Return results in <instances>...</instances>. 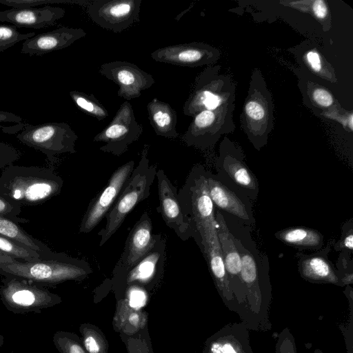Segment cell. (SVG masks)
Wrapping results in <instances>:
<instances>
[{
  "mask_svg": "<svg viewBox=\"0 0 353 353\" xmlns=\"http://www.w3.org/2000/svg\"><path fill=\"white\" fill-rule=\"evenodd\" d=\"M222 214L241 260V299L235 313L249 330L269 331L272 286L268 258L258 249L250 226Z\"/></svg>",
  "mask_w": 353,
  "mask_h": 353,
  "instance_id": "cell-1",
  "label": "cell"
},
{
  "mask_svg": "<svg viewBox=\"0 0 353 353\" xmlns=\"http://www.w3.org/2000/svg\"><path fill=\"white\" fill-rule=\"evenodd\" d=\"M63 180L52 169L10 165L0 176V192L26 206L42 204L61 192Z\"/></svg>",
  "mask_w": 353,
  "mask_h": 353,
  "instance_id": "cell-2",
  "label": "cell"
},
{
  "mask_svg": "<svg viewBox=\"0 0 353 353\" xmlns=\"http://www.w3.org/2000/svg\"><path fill=\"white\" fill-rule=\"evenodd\" d=\"M92 270L89 263L59 253L54 258L34 261L14 260L0 263V275L21 278L34 283L54 286L68 281H81L86 279Z\"/></svg>",
  "mask_w": 353,
  "mask_h": 353,
  "instance_id": "cell-3",
  "label": "cell"
},
{
  "mask_svg": "<svg viewBox=\"0 0 353 353\" xmlns=\"http://www.w3.org/2000/svg\"><path fill=\"white\" fill-rule=\"evenodd\" d=\"M148 152V145H145L138 165L105 215V225L98 232L101 236L99 246L103 245L118 230L132 209L150 196L157 170L155 165H150Z\"/></svg>",
  "mask_w": 353,
  "mask_h": 353,
  "instance_id": "cell-4",
  "label": "cell"
},
{
  "mask_svg": "<svg viewBox=\"0 0 353 353\" xmlns=\"http://www.w3.org/2000/svg\"><path fill=\"white\" fill-rule=\"evenodd\" d=\"M274 105L271 92L259 69L251 75L241 125L253 146L259 151L267 143L274 127Z\"/></svg>",
  "mask_w": 353,
  "mask_h": 353,
  "instance_id": "cell-5",
  "label": "cell"
},
{
  "mask_svg": "<svg viewBox=\"0 0 353 353\" xmlns=\"http://www.w3.org/2000/svg\"><path fill=\"white\" fill-rule=\"evenodd\" d=\"M178 197L199 234V245L201 237L217 233L215 207L208 192L206 170L202 165L192 168Z\"/></svg>",
  "mask_w": 353,
  "mask_h": 353,
  "instance_id": "cell-6",
  "label": "cell"
},
{
  "mask_svg": "<svg viewBox=\"0 0 353 353\" xmlns=\"http://www.w3.org/2000/svg\"><path fill=\"white\" fill-rule=\"evenodd\" d=\"M220 69V65H208L196 77L183 107L185 115L193 117L202 110H214L235 99V83L229 75L221 74Z\"/></svg>",
  "mask_w": 353,
  "mask_h": 353,
  "instance_id": "cell-7",
  "label": "cell"
},
{
  "mask_svg": "<svg viewBox=\"0 0 353 353\" xmlns=\"http://www.w3.org/2000/svg\"><path fill=\"white\" fill-rule=\"evenodd\" d=\"M0 299L7 310L15 314L41 313L62 302L59 295L46 287L12 276L2 279Z\"/></svg>",
  "mask_w": 353,
  "mask_h": 353,
  "instance_id": "cell-8",
  "label": "cell"
},
{
  "mask_svg": "<svg viewBox=\"0 0 353 353\" xmlns=\"http://www.w3.org/2000/svg\"><path fill=\"white\" fill-rule=\"evenodd\" d=\"M234 101L232 99L214 110H202L194 115L183 135L186 145L206 150L213 148L223 134L232 133Z\"/></svg>",
  "mask_w": 353,
  "mask_h": 353,
  "instance_id": "cell-9",
  "label": "cell"
},
{
  "mask_svg": "<svg viewBox=\"0 0 353 353\" xmlns=\"http://www.w3.org/2000/svg\"><path fill=\"white\" fill-rule=\"evenodd\" d=\"M17 139L53 161L58 155L75 153L78 136L67 123L49 122L36 125L28 123L17 134Z\"/></svg>",
  "mask_w": 353,
  "mask_h": 353,
  "instance_id": "cell-10",
  "label": "cell"
},
{
  "mask_svg": "<svg viewBox=\"0 0 353 353\" xmlns=\"http://www.w3.org/2000/svg\"><path fill=\"white\" fill-rule=\"evenodd\" d=\"M216 174L252 202L259 193V185L255 174L246 165L240 146L224 137L219 145L216 159Z\"/></svg>",
  "mask_w": 353,
  "mask_h": 353,
  "instance_id": "cell-11",
  "label": "cell"
},
{
  "mask_svg": "<svg viewBox=\"0 0 353 353\" xmlns=\"http://www.w3.org/2000/svg\"><path fill=\"white\" fill-rule=\"evenodd\" d=\"M165 239L159 234L153 248L125 274L112 279L117 300L123 297L128 287L137 286L151 290L161 279L165 259Z\"/></svg>",
  "mask_w": 353,
  "mask_h": 353,
  "instance_id": "cell-12",
  "label": "cell"
},
{
  "mask_svg": "<svg viewBox=\"0 0 353 353\" xmlns=\"http://www.w3.org/2000/svg\"><path fill=\"white\" fill-rule=\"evenodd\" d=\"M143 132V127L135 118L132 105L124 101L120 105L110 123L94 138V142L104 145L99 150L119 157L130 145L137 141Z\"/></svg>",
  "mask_w": 353,
  "mask_h": 353,
  "instance_id": "cell-13",
  "label": "cell"
},
{
  "mask_svg": "<svg viewBox=\"0 0 353 353\" xmlns=\"http://www.w3.org/2000/svg\"><path fill=\"white\" fill-rule=\"evenodd\" d=\"M141 0H94L87 13L97 25L114 33L129 28L139 19Z\"/></svg>",
  "mask_w": 353,
  "mask_h": 353,
  "instance_id": "cell-14",
  "label": "cell"
},
{
  "mask_svg": "<svg viewBox=\"0 0 353 353\" xmlns=\"http://www.w3.org/2000/svg\"><path fill=\"white\" fill-rule=\"evenodd\" d=\"M159 205L157 208L168 227L182 241L193 237L199 245V237L196 228L183 212L178 197L176 188L172 185L163 170L157 171Z\"/></svg>",
  "mask_w": 353,
  "mask_h": 353,
  "instance_id": "cell-15",
  "label": "cell"
},
{
  "mask_svg": "<svg viewBox=\"0 0 353 353\" xmlns=\"http://www.w3.org/2000/svg\"><path fill=\"white\" fill-rule=\"evenodd\" d=\"M134 168V161L130 160L115 170L106 186L90 201L81 221L80 233L87 234L91 232L105 216Z\"/></svg>",
  "mask_w": 353,
  "mask_h": 353,
  "instance_id": "cell-16",
  "label": "cell"
},
{
  "mask_svg": "<svg viewBox=\"0 0 353 353\" xmlns=\"http://www.w3.org/2000/svg\"><path fill=\"white\" fill-rule=\"evenodd\" d=\"M206 179L210 196L216 209L248 226L255 224L252 201L247 196L216 174L206 170Z\"/></svg>",
  "mask_w": 353,
  "mask_h": 353,
  "instance_id": "cell-17",
  "label": "cell"
},
{
  "mask_svg": "<svg viewBox=\"0 0 353 353\" xmlns=\"http://www.w3.org/2000/svg\"><path fill=\"white\" fill-rule=\"evenodd\" d=\"M99 72L118 85V96L127 101L139 98L142 91L150 88L155 83L150 74L126 61L103 63Z\"/></svg>",
  "mask_w": 353,
  "mask_h": 353,
  "instance_id": "cell-18",
  "label": "cell"
},
{
  "mask_svg": "<svg viewBox=\"0 0 353 353\" xmlns=\"http://www.w3.org/2000/svg\"><path fill=\"white\" fill-rule=\"evenodd\" d=\"M152 221L147 212L131 229L123 251L116 264L112 279L119 278L133 268L154 246L158 234H153Z\"/></svg>",
  "mask_w": 353,
  "mask_h": 353,
  "instance_id": "cell-19",
  "label": "cell"
},
{
  "mask_svg": "<svg viewBox=\"0 0 353 353\" xmlns=\"http://www.w3.org/2000/svg\"><path fill=\"white\" fill-rule=\"evenodd\" d=\"M150 56L157 62L195 68L212 65L220 58L221 52L208 43L192 42L160 48L152 52Z\"/></svg>",
  "mask_w": 353,
  "mask_h": 353,
  "instance_id": "cell-20",
  "label": "cell"
},
{
  "mask_svg": "<svg viewBox=\"0 0 353 353\" xmlns=\"http://www.w3.org/2000/svg\"><path fill=\"white\" fill-rule=\"evenodd\" d=\"M216 231L223 254L224 265L232 294V303L230 310L236 309L241 299V260L221 212L215 208Z\"/></svg>",
  "mask_w": 353,
  "mask_h": 353,
  "instance_id": "cell-21",
  "label": "cell"
},
{
  "mask_svg": "<svg viewBox=\"0 0 353 353\" xmlns=\"http://www.w3.org/2000/svg\"><path fill=\"white\" fill-rule=\"evenodd\" d=\"M330 248L331 245L328 244L310 254L298 252V271L303 279L311 283L343 287L336 267L328 259Z\"/></svg>",
  "mask_w": 353,
  "mask_h": 353,
  "instance_id": "cell-22",
  "label": "cell"
},
{
  "mask_svg": "<svg viewBox=\"0 0 353 353\" xmlns=\"http://www.w3.org/2000/svg\"><path fill=\"white\" fill-rule=\"evenodd\" d=\"M202 353H254L250 330L241 322L228 323L207 339Z\"/></svg>",
  "mask_w": 353,
  "mask_h": 353,
  "instance_id": "cell-23",
  "label": "cell"
},
{
  "mask_svg": "<svg viewBox=\"0 0 353 353\" xmlns=\"http://www.w3.org/2000/svg\"><path fill=\"white\" fill-rule=\"evenodd\" d=\"M85 35L80 28L60 27L24 41L21 52L30 56H41L65 48Z\"/></svg>",
  "mask_w": 353,
  "mask_h": 353,
  "instance_id": "cell-24",
  "label": "cell"
},
{
  "mask_svg": "<svg viewBox=\"0 0 353 353\" xmlns=\"http://www.w3.org/2000/svg\"><path fill=\"white\" fill-rule=\"evenodd\" d=\"M65 13V9L50 6L11 8L0 11V22H8L17 28L42 29L56 24Z\"/></svg>",
  "mask_w": 353,
  "mask_h": 353,
  "instance_id": "cell-25",
  "label": "cell"
},
{
  "mask_svg": "<svg viewBox=\"0 0 353 353\" xmlns=\"http://www.w3.org/2000/svg\"><path fill=\"white\" fill-rule=\"evenodd\" d=\"M148 313L132 306L128 299L117 300L112 327L116 332L128 336L134 334L148 326Z\"/></svg>",
  "mask_w": 353,
  "mask_h": 353,
  "instance_id": "cell-26",
  "label": "cell"
},
{
  "mask_svg": "<svg viewBox=\"0 0 353 353\" xmlns=\"http://www.w3.org/2000/svg\"><path fill=\"white\" fill-rule=\"evenodd\" d=\"M147 110L150 125L157 135L170 139L179 137L176 129V112L169 103L154 98L148 103Z\"/></svg>",
  "mask_w": 353,
  "mask_h": 353,
  "instance_id": "cell-27",
  "label": "cell"
},
{
  "mask_svg": "<svg viewBox=\"0 0 353 353\" xmlns=\"http://www.w3.org/2000/svg\"><path fill=\"white\" fill-rule=\"evenodd\" d=\"M299 86L304 103L316 113L319 112V116L342 108L332 93L321 84L303 77L299 80Z\"/></svg>",
  "mask_w": 353,
  "mask_h": 353,
  "instance_id": "cell-28",
  "label": "cell"
},
{
  "mask_svg": "<svg viewBox=\"0 0 353 353\" xmlns=\"http://www.w3.org/2000/svg\"><path fill=\"white\" fill-rule=\"evenodd\" d=\"M276 239L285 244L297 248L299 252L303 250L317 251L324 245L323 235L318 230L307 227H290L276 232Z\"/></svg>",
  "mask_w": 353,
  "mask_h": 353,
  "instance_id": "cell-29",
  "label": "cell"
},
{
  "mask_svg": "<svg viewBox=\"0 0 353 353\" xmlns=\"http://www.w3.org/2000/svg\"><path fill=\"white\" fill-rule=\"evenodd\" d=\"M0 235L17 240L36 251L42 259L54 258L59 253L53 252L41 241L26 232L19 223L0 215Z\"/></svg>",
  "mask_w": 353,
  "mask_h": 353,
  "instance_id": "cell-30",
  "label": "cell"
},
{
  "mask_svg": "<svg viewBox=\"0 0 353 353\" xmlns=\"http://www.w3.org/2000/svg\"><path fill=\"white\" fill-rule=\"evenodd\" d=\"M81 343L88 353H109V343L97 325L84 323L79 326Z\"/></svg>",
  "mask_w": 353,
  "mask_h": 353,
  "instance_id": "cell-31",
  "label": "cell"
},
{
  "mask_svg": "<svg viewBox=\"0 0 353 353\" xmlns=\"http://www.w3.org/2000/svg\"><path fill=\"white\" fill-rule=\"evenodd\" d=\"M302 59L310 72L316 76L330 82L334 83L337 82L333 68L316 49L311 48L305 50Z\"/></svg>",
  "mask_w": 353,
  "mask_h": 353,
  "instance_id": "cell-32",
  "label": "cell"
},
{
  "mask_svg": "<svg viewBox=\"0 0 353 353\" xmlns=\"http://www.w3.org/2000/svg\"><path fill=\"white\" fill-rule=\"evenodd\" d=\"M69 94L75 105L85 114L101 121L108 116L107 109L101 104L93 94H86L76 90L70 91Z\"/></svg>",
  "mask_w": 353,
  "mask_h": 353,
  "instance_id": "cell-33",
  "label": "cell"
},
{
  "mask_svg": "<svg viewBox=\"0 0 353 353\" xmlns=\"http://www.w3.org/2000/svg\"><path fill=\"white\" fill-rule=\"evenodd\" d=\"M0 252L18 261H34L42 259L36 251L24 243L1 235H0Z\"/></svg>",
  "mask_w": 353,
  "mask_h": 353,
  "instance_id": "cell-34",
  "label": "cell"
},
{
  "mask_svg": "<svg viewBox=\"0 0 353 353\" xmlns=\"http://www.w3.org/2000/svg\"><path fill=\"white\" fill-rule=\"evenodd\" d=\"M288 6L303 12H310L322 25L324 31H328L331 27L329 9L323 0L283 1Z\"/></svg>",
  "mask_w": 353,
  "mask_h": 353,
  "instance_id": "cell-35",
  "label": "cell"
},
{
  "mask_svg": "<svg viewBox=\"0 0 353 353\" xmlns=\"http://www.w3.org/2000/svg\"><path fill=\"white\" fill-rule=\"evenodd\" d=\"M119 334L128 353H154L148 326L132 335Z\"/></svg>",
  "mask_w": 353,
  "mask_h": 353,
  "instance_id": "cell-36",
  "label": "cell"
},
{
  "mask_svg": "<svg viewBox=\"0 0 353 353\" xmlns=\"http://www.w3.org/2000/svg\"><path fill=\"white\" fill-rule=\"evenodd\" d=\"M52 341L59 353H88L81 338L74 332L57 331L54 334Z\"/></svg>",
  "mask_w": 353,
  "mask_h": 353,
  "instance_id": "cell-37",
  "label": "cell"
},
{
  "mask_svg": "<svg viewBox=\"0 0 353 353\" xmlns=\"http://www.w3.org/2000/svg\"><path fill=\"white\" fill-rule=\"evenodd\" d=\"M17 27L13 25L0 24V52L14 46L21 41H26L36 35L31 32L23 34L17 30Z\"/></svg>",
  "mask_w": 353,
  "mask_h": 353,
  "instance_id": "cell-38",
  "label": "cell"
},
{
  "mask_svg": "<svg viewBox=\"0 0 353 353\" xmlns=\"http://www.w3.org/2000/svg\"><path fill=\"white\" fill-rule=\"evenodd\" d=\"M21 205L6 194L0 192V215L13 219L19 223H26L29 220L19 217Z\"/></svg>",
  "mask_w": 353,
  "mask_h": 353,
  "instance_id": "cell-39",
  "label": "cell"
},
{
  "mask_svg": "<svg viewBox=\"0 0 353 353\" xmlns=\"http://www.w3.org/2000/svg\"><path fill=\"white\" fill-rule=\"evenodd\" d=\"M350 252H341L336 263V270L342 286L350 285L353 283V261Z\"/></svg>",
  "mask_w": 353,
  "mask_h": 353,
  "instance_id": "cell-40",
  "label": "cell"
},
{
  "mask_svg": "<svg viewBox=\"0 0 353 353\" xmlns=\"http://www.w3.org/2000/svg\"><path fill=\"white\" fill-rule=\"evenodd\" d=\"M340 239L334 245L337 252L347 251L352 253L353 250V221L352 219L345 222L341 230Z\"/></svg>",
  "mask_w": 353,
  "mask_h": 353,
  "instance_id": "cell-41",
  "label": "cell"
},
{
  "mask_svg": "<svg viewBox=\"0 0 353 353\" xmlns=\"http://www.w3.org/2000/svg\"><path fill=\"white\" fill-rule=\"evenodd\" d=\"M275 353H298L294 337L288 327L279 334L275 345Z\"/></svg>",
  "mask_w": 353,
  "mask_h": 353,
  "instance_id": "cell-42",
  "label": "cell"
},
{
  "mask_svg": "<svg viewBox=\"0 0 353 353\" xmlns=\"http://www.w3.org/2000/svg\"><path fill=\"white\" fill-rule=\"evenodd\" d=\"M320 117L337 121L347 131L352 132L353 130V114L352 112L345 111L343 108L339 110L323 112L320 114Z\"/></svg>",
  "mask_w": 353,
  "mask_h": 353,
  "instance_id": "cell-43",
  "label": "cell"
},
{
  "mask_svg": "<svg viewBox=\"0 0 353 353\" xmlns=\"http://www.w3.org/2000/svg\"><path fill=\"white\" fill-rule=\"evenodd\" d=\"M21 152L12 145L0 141V170L12 165L19 159Z\"/></svg>",
  "mask_w": 353,
  "mask_h": 353,
  "instance_id": "cell-44",
  "label": "cell"
},
{
  "mask_svg": "<svg viewBox=\"0 0 353 353\" xmlns=\"http://www.w3.org/2000/svg\"><path fill=\"white\" fill-rule=\"evenodd\" d=\"M5 123H21L23 119L14 113L0 110V128H3Z\"/></svg>",
  "mask_w": 353,
  "mask_h": 353,
  "instance_id": "cell-45",
  "label": "cell"
},
{
  "mask_svg": "<svg viewBox=\"0 0 353 353\" xmlns=\"http://www.w3.org/2000/svg\"><path fill=\"white\" fill-rule=\"evenodd\" d=\"M15 259L6 256L0 252V263L13 262Z\"/></svg>",
  "mask_w": 353,
  "mask_h": 353,
  "instance_id": "cell-46",
  "label": "cell"
},
{
  "mask_svg": "<svg viewBox=\"0 0 353 353\" xmlns=\"http://www.w3.org/2000/svg\"><path fill=\"white\" fill-rule=\"evenodd\" d=\"M4 344V337L2 334H0V349L2 347Z\"/></svg>",
  "mask_w": 353,
  "mask_h": 353,
  "instance_id": "cell-47",
  "label": "cell"
},
{
  "mask_svg": "<svg viewBox=\"0 0 353 353\" xmlns=\"http://www.w3.org/2000/svg\"><path fill=\"white\" fill-rule=\"evenodd\" d=\"M313 353H323V352L322 350H321L320 349H315L313 352Z\"/></svg>",
  "mask_w": 353,
  "mask_h": 353,
  "instance_id": "cell-48",
  "label": "cell"
}]
</instances>
